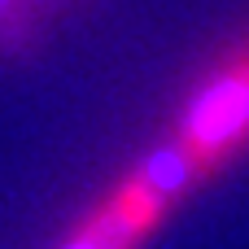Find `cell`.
<instances>
[{
  "mask_svg": "<svg viewBox=\"0 0 249 249\" xmlns=\"http://www.w3.org/2000/svg\"><path fill=\"white\" fill-rule=\"evenodd\" d=\"M166 136H175L210 179L249 158V26L223 44L184 92Z\"/></svg>",
  "mask_w": 249,
  "mask_h": 249,
  "instance_id": "1",
  "label": "cell"
},
{
  "mask_svg": "<svg viewBox=\"0 0 249 249\" xmlns=\"http://www.w3.org/2000/svg\"><path fill=\"white\" fill-rule=\"evenodd\" d=\"M175 214L136 171H127L105 197H96L61 236L57 249H144V241Z\"/></svg>",
  "mask_w": 249,
  "mask_h": 249,
  "instance_id": "2",
  "label": "cell"
},
{
  "mask_svg": "<svg viewBox=\"0 0 249 249\" xmlns=\"http://www.w3.org/2000/svg\"><path fill=\"white\" fill-rule=\"evenodd\" d=\"M44 44V18L26 0H0V57L31 61Z\"/></svg>",
  "mask_w": 249,
  "mask_h": 249,
  "instance_id": "3",
  "label": "cell"
},
{
  "mask_svg": "<svg viewBox=\"0 0 249 249\" xmlns=\"http://www.w3.org/2000/svg\"><path fill=\"white\" fill-rule=\"evenodd\" d=\"M26 4H31V9L48 22V18H70V13H83V9H92L96 0H26Z\"/></svg>",
  "mask_w": 249,
  "mask_h": 249,
  "instance_id": "4",
  "label": "cell"
}]
</instances>
